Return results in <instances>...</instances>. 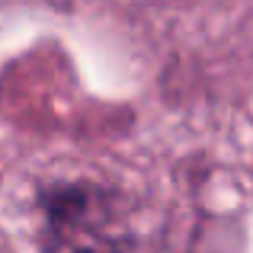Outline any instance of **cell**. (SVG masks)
<instances>
[{"mask_svg":"<svg viewBox=\"0 0 253 253\" xmlns=\"http://www.w3.org/2000/svg\"><path fill=\"white\" fill-rule=\"evenodd\" d=\"M45 253H131L122 196L93 179L48 183L39 189Z\"/></svg>","mask_w":253,"mask_h":253,"instance_id":"obj_1","label":"cell"}]
</instances>
